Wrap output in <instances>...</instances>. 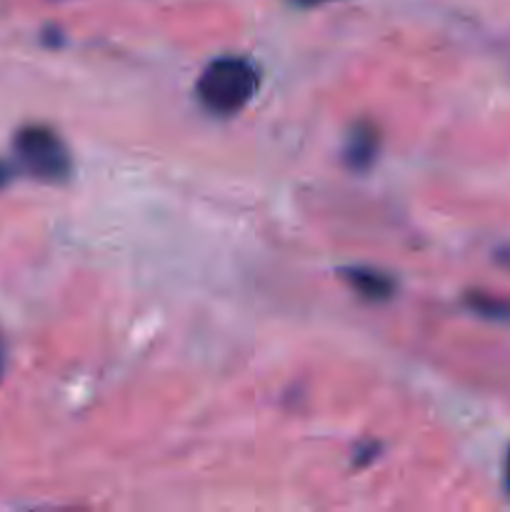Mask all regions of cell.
Masks as SVG:
<instances>
[{"label":"cell","instance_id":"obj_7","mask_svg":"<svg viewBox=\"0 0 510 512\" xmlns=\"http://www.w3.org/2000/svg\"><path fill=\"white\" fill-rule=\"evenodd\" d=\"M5 373V343H3V335H0V380H3Z\"/></svg>","mask_w":510,"mask_h":512},{"label":"cell","instance_id":"obj_8","mask_svg":"<svg viewBox=\"0 0 510 512\" xmlns=\"http://www.w3.org/2000/svg\"><path fill=\"white\" fill-rule=\"evenodd\" d=\"M505 488L510 493V450H508V458H505Z\"/></svg>","mask_w":510,"mask_h":512},{"label":"cell","instance_id":"obj_5","mask_svg":"<svg viewBox=\"0 0 510 512\" xmlns=\"http://www.w3.org/2000/svg\"><path fill=\"white\" fill-rule=\"evenodd\" d=\"M470 305H473L475 313L485 315V318L510 320V303H508V300L490 298V295H475V298H470Z\"/></svg>","mask_w":510,"mask_h":512},{"label":"cell","instance_id":"obj_2","mask_svg":"<svg viewBox=\"0 0 510 512\" xmlns=\"http://www.w3.org/2000/svg\"><path fill=\"white\" fill-rule=\"evenodd\" d=\"M15 158L33 178L55 183L68 178L70 153L60 135L45 125H25L15 135Z\"/></svg>","mask_w":510,"mask_h":512},{"label":"cell","instance_id":"obj_9","mask_svg":"<svg viewBox=\"0 0 510 512\" xmlns=\"http://www.w3.org/2000/svg\"><path fill=\"white\" fill-rule=\"evenodd\" d=\"M298 5H325V3H333V0H293Z\"/></svg>","mask_w":510,"mask_h":512},{"label":"cell","instance_id":"obj_3","mask_svg":"<svg viewBox=\"0 0 510 512\" xmlns=\"http://www.w3.org/2000/svg\"><path fill=\"white\" fill-rule=\"evenodd\" d=\"M345 278L350 280V285H353L360 295H365V298L370 300L388 298L390 290H393V280H390L388 275L378 273V270H375V273L373 270H348Z\"/></svg>","mask_w":510,"mask_h":512},{"label":"cell","instance_id":"obj_1","mask_svg":"<svg viewBox=\"0 0 510 512\" xmlns=\"http://www.w3.org/2000/svg\"><path fill=\"white\" fill-rule=\"evenodd\" d=\"M258 83L260 75L253 63L243 58H218L200 73L195 93L210 113L233 115L253 100Z\"/></svg>","mask_w":510,"mask_h":512},{"label":"cell","instance_id":"obj_6","mask_svg":"<svg viewBox=\"0 0 510 512\" xmlns=\"http://www.w3.org/2000/svg\"><path fill=\"white\" fill-rule=\"evenodd\" d=\"M10 178H13V168L5 160H0V190L10 183Z\"/></svg>","mask_w":510,"mask_h":512},{"label":"cell","instance_id":"obj_4","mask_svg":"<svg viewBox=\"0 0 510 512\" xmlns=\"http://www.w3.org/2000/svg\"><path fill=\"white\" fill-rule=\"evenodd\" d=\"M375 135L373 130H358V133L350 135V143L348 148H345V153H348L350 163L355 165V168H363V165H368L370 160H373V153H375Z\"/></svg>","mask_w":510,"mask_h":512}]
</instances>
